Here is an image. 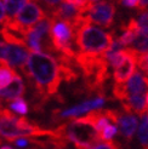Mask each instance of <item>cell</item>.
<instances>
[{"mask_svg":"<svg viewBox=\"0 0 148 149\" xmlns=\"http://www.w3.org/2000/svg\"><path fill=\"white\" fill-rule=\"evenodd\" d=\"M21 70L35 91L34 109L43 108L49 97L56 95L60 88L62 78L58 61L49 54L32 51Z\"/></svg>","mask_w":148,"mask_h":149,"instance_id":"6da1fadb","label":"cell"},{"mask_svg":"<svg viewBox=\"0 0 148 149\" xmlns=\"http://www.w3.org/2000/svg\"><path fill=\"white\" fill-rule=\"evenodd\" d=\"M58 137L55 130H44L24 116H17L9 108H0V137L13 142L18 137Z\"/></svg>","mask_w":148,"mask_h":149,"instance_id":"7a4b0ae2","label":"cell"},{"mask_svg":"<svg viewBox=\"0 0 148 149\" xmlns=\"http://www.w3.org/2000/svg\"><path fill=\"white\" fill-rule=\"evenodd\" d=\"M55 131L58 137L66 139L68 143H74L77 148H92L101 141L95 125L83 118H75V120L58 126Z\"/></svg>","mask_w":148,"mask_h":149,"instance_id":"3957f363","label":"cell"},{"mask_svg":"<svg viewBox=\"0 0 148 149\" xmlns=\"http://www.w3.org/2000/svg\"><path fill=\"white\" fill-rule=\"evenodd\" d=\"M114 33H107L91 23H83L75 29V46L79 52L102 55L112 44Z\"/></svg>","mask_w":148,"mask_h":149,"instance_id":"277c9868","label":"cell"},{"mask_svg":"<svg viewBox=\"0 0 148 149\" xmlns=\"http://www.w3.org/2000/svg\"><path fill=\"white\" fill-rule=\"evenodd\" d=\"M49 35L56 54H63L69 57H75V55L78 54V49L75 46V41H74L75 29L69 22L51 17Z\"/></svg>","mask_w":148,"mask_h":149,"instance_id":"5b68a950","label":"cell"},{"mask_svg":"<svg viewBox=\"0 0 148 149\" xmlns=\"http://www.w3.org/2000/svg\"><path fill=\"white\" fill-rule=\"evenodd\" d=\"M46 16V12L41 9L39 4H36L33 0H28V1L21 7V10L15 15V17L4 23L3 26L11 29L12 32L20 34L23 36L27 34L28 29L33 24H35L38 21L43 19Z\"/></svg>","mask_w":148,"mask_h":149,"instance_id":"8992f818","label":"cell"},{"mask_svg":"<svg viewBox=\"0 0 148 149\" xmlns=\"http://www.w3.org/2000/svg\"><path fill=\"white\" fill-rule=\"evenodd\" d=\"M89 23L98 24L103 28H110L114 22L115 5L110 0H102L100 3H90L83 11Z\"/></svg>","mask_w":148,"mask_h":149,"instance_id":"52a82bcc","label":"cell"},{"mask_svg":"<svg viewBox=\"0 0 148 149\" xmlns=\"http://www.w3.org/2000/svg\"><path fill=\"white\" fill-rule=\"evenodd\" d=\"M148 91V77L143 75L141 72H134L132 77H130L124 83H115L113 86V95L119 101L134 96L137 93H143Z\"/></svg>","mask_w":148,"mask_h":149,"instance_id":"ba28073f","label":"cell"},{"mask_svg":"<svg viewBox=\"0 0 148 149\" xmlns=\"http://www.w3.org/2000/svg\"><path fill=\"white\" fill-rule=\"evenodd\" d=\"M106 103V97L103 95H97L95 98L85 101L80 104H77L72 108H68L66 110H54V120H60V119H67V118H78L83 115L87 111L92 109H100L103 107V104Z\"/></svg>","mask_w":148,"mask_h":149,"instance_id":"9c48e42d","label":"cell"},{"mask_svg":"<svg viewBox=\"0 0 148 149\" xmlns=\"http://www.w3.org/2000/svg\"><path fill=\"white\" fill-rule=\"evenodd\" d=\"M28 56H29V49L26 44H21V42L7 44L6 61L12 68L22 69L27 63Z\"/></svg>","mask_w":148,"mask_h":149,"instance_id":"30bf717a","label":"cell"},{"mask_svg":"<svg viewBox=\"0 0 148 149\" xmlns=\"http://www.w3.org/2000/svg\"><path fill=\"white\" fill-rule=\"evenodd\" d=\"M128 50V54L125 56V58L121 61V63L119 65H117L114 68V73H113V78L115 83H124L126 81L134 72L136 70V55L132 52L131 50Z\"/></svg>","mask_w":148,"mask_h":149,"instance_id":"8fae6325","label":"cell"},{"mask_svg":"<svg viewBox=\"0 0 148 149\" xmlns=\"http://www.w3.org/2000/svg\"><path fill=\"white\" fill-rule=\"evenodd\" d=\"M115 124L119 127V132L120 135L128 141H131L132 136L138 126V121L135 115H132V113H128V111H124V113H118Z\"/></svg>","mask_w":148,"mask_h":149,"instance_id":"7c38bea8","label":"cell"},{"mask_svg":"<svg viewBox=\"0 0 148 149\" xmlns=\"http://www.w3.org/2000/svg\"><path fill=\"white\" fill-rule=\"evenodd\" d=\"M120 102H121L124 111L134 113L136 115H140L141 118L143 115H146L147 110H148L143 93H137V95H134V96H130V97L125 98L124 101H120Z\"/></svg>","mask_w":148,"mask_h":149,"instance_id":"4fadbf2b","label":"cell"},{"mask_svg":"<svg viewBox=\"0 0 148 149\" xmlns=\"http://www.w3.org/2000/svg\"><path fill=\"white\" fill-rule=\"evenodd\" d=\"M24 92H26V87L23 84V80H22V78L18 74H16L9 85L0 88V98L10 102L15 98L22 97L24 95Z\"/></svg>","mask_w":148,"mask_h":149,"instance_id":"5bb4252c","label":"cell"},{"mask_svg":"<svg viewBox=\"0 0 148 149\" xmlns=\"http://www.w3.org/2000/svg\"><path fill=\"white\" fill-rule=\"evenodd\" d=\"M128 49L131 50L136 56L148 54V34L143 33L142 31H138Z\"/></svg>","mask_w":148,"mask_h":149,"instance_id":"9a60e30c","label":"cell"},{"mask_svg":"<svg viewBox=\"0 0 148 149\" xmlns=\"http://www.w3.org/2000/svg\"><path fill=\"white\" fill-rule=\"evenodd\" d=\"M16 74L17 73L12 69V67L7 63L6 59L0 58V88L9 85Z\"/></svg>","mask_w":148,"mask_h":149,"instance_id":"2e32d148","label":"cell"},{"mask_svg":"<svg viewBox=\"0 0 148 149\" xmlns=\"http://www.w3.org/2000/svg\"><path fill=\"white\" fill-rule=\"evenodd\" d=\"M28 0H5L4 1L5 3V7H4L5 9V18H4L3 24L11 21L15 17V15L21 10V7Z\"/></svg>","mask_w":148,"mask_h":149,"instance_id":"e0dca14e","label":"cell"},{"mask_svg":"<svg viewBox=\"0 0 148 149\" xmlns=\"http://www.w3.org/2000/svg\"><path fill=\"white\" fill-rule=\"evenodd\" d=\"M9 107L12 110L16 111V113L22 114V115H26L28 113V104L22 97H18V98H15V100L10 101Z\"/></svg>","mask_w":148,"mask_h":149,"instance_id":"ac0fdd59","label":"cell"},{"mask_svg":"<svg viewBox=\"0 0 148 149\" xmlns=\"http://www.w3.org/2000/svg\"><path fill=\"white\" fill-rule=\"evenodd\" d=\"M138 139L143 148H148V121L146 116H142V123L138 129Z\"/></svg>","mask_w":148,"mask_h":149,"instance_id":"d6986e66","label":"cell"},{"mask_svg":"<svg viewBox=\"0 0 148 149\" xmlns=\"http://www.w3.org/2000/svg\"><path fill=\"white\" fill-rule=\"evenodd\" d=\"M117 132H118V129L114 125L109 124L100 132V138H101V141H109L117 135Z\"/></svg>","mask_w":148,"mask_h":149,"instance_id":"ffe728a7","label":"cell"},{"mask_svg":"<svg viewBox=\"0 0 148 149\" xmlns=\"http://www.w3.org/2000/svg\"><path fill=\"white\" fill-rule=\"evenodd\" d=\"M137 26L141 31L146 34H148V10L141 11V15L138 16V18L136 19Z\"/></svg>","mask_w":148,"mask_h":149,"instance_id":"44dd1931","label":"cell"},{"mask_svg":"<svg viewBox=\"0 0 148 149\" xmlns=\"http://www.w3.org/2000/svg\"><path fill=\"white\" fill-rule=\"evenodd\" d=\"M136 63L138 65V68L141 69L142 73H145L148 77V54L143 55H138L136 57Z\"/></svg>","mask_w":148,"mask_h":149,"instance_id":"7402d4cb","label":"cell"},{"mask_svg":"<svg viewBox=\"0 0 148 149\" xmlns=\"http://www.w3.org/2000/svg\"><path fill=\"white\" fill-rule=\"evenodd\" d=\"M64 1H67V3H69L72 5H74L75 7H78L81 13H83V11L87 7V5L91 3L90 0H64Z\"/></svg>","mask_w":148,"mask_h":149,"instance_id":"603a6c76","label":"cell"},{"mask_svg":"<svg viewBox=\"0 0 148 149\" xmlns=\"http://www.w3.org/2000/svg\"><path fill=\"white\" fill-rule=\"evenodd\" d=\"M6 52H7V44L0 40V58L6 59Z\"/></svg>","mask_w":148,"mask_h":149,"instance_id":"cb8c5ba5","label":"cell"},{"mask_svg":"<svg viewBox=\"0 0 148 149\" xmlns=\"http://www.w3.org/2000/svg\"><path fill=\"white\" fill-rule=\"evenodd\" d=\"M147 7H148V0H138V4L136 7L138 11H145L147 10Z\"/></svg>","mask_w":148,"mask_h":149,"instance_id":"d4e9b609","label":"cell"},{"mask_svg":"<svg viewBox=\"0 0 148 149\" xmlns=\"http://www.w3.org/2000/svg\"><path fill=\"white\" fill-rule=\"evenodd\" d=\"M61 1L62 0H45V5L47 6L49 10H51V9H54L55 6H57Z\"/></svg>","mask_w":148,"mask_h":149,"instance_id":"484cf974","label":"cell"},{"mask_svg":"<svg viewBox=\"0 0 148 149\" xmlns=\"http://www.w3.org/2000/svg\"><path fill=\"white\" fill-rule=\"evenodd\" d=\"M4 18H5V9H4V5L1 4V1H0V24H3Z\"/></svg>","mask_w":148,"mask_h":149,"instance_id":"4316f807","label":"cell"},{"mask_svg":"<svg viewBox=\"0 0 148 149\" xmlns=\"http://www.w3.org/2000/svg\"><path fill=\"white\" fill-rule=\"evenodd\" d=\"M146 103H147V107H148V91L146 92Z\"/></svg>","mask_w":148,"mask_h":149,"instance_id":"83f0119b","label":"cell"},{"mask_svg":"<svg viewBox=\"0 0 148 149\" xmlns=\"http://www.w3.org/2000/svg\"><path fill=\"white\" fill-rule=\"evenodd\" d=\"M3 107V104H1V98H0V108Z\"/></svg>","mask_w":148,"mask_h":149,"instance_id":"f1b7e54d","label":"cell"},{"mask_svg":"<svg viewBox=\"0 0 148 149\" xmlns=\"http://www.w3.org/2000/svg\"><path fill=\"white\" fill-rule=\"evenodd\" d=\"M90 1H92V3H95V1H97V0H90Z\"/></svg>","mask_w":148,"mask_h":149,"instance_id":"f546056e","label":"cell"},{"mask_svg":"<svg viewBox=\"0 0 148 149\" xmlns=\"http://www.w3.org/2000/svg\"><path fill=\"white\" fill-rule=\"evenodd\" d=\"M146 119H147V121H148V115H147V116H146Z\"/></svg>","mask_w":148,"mask_h":149,"instance_id":"4dcf8cb0","label":"cell"}]
</instances>
